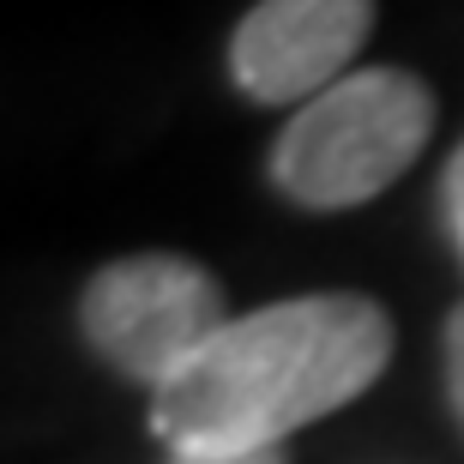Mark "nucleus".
<instances>
[{
  "instance_id": "obj_8",
  "label": "nucleus",
  "mask_w": 464,
  "mask_h": 464,
  "mask_svg": "<svg viewBox=\"0 0 464 464\" xmlns=\"http://www.w3.org/2000/svg\"><path fill=\"white\" fill-rule=\"evenodd\" d=\"M459 266H464V254H459Z\"/></svg>"
},
{
  "instance_id": "obj_1",
  "label": "nucleus",
  "mask_w": 464,
  "mask_h": 464,
  "mask_svg": "<svg viewBox=\"0 0 464 464\" xmlns=\"http://www.w3.org/2000/svg\"><path fill=\"white\" fill-rule=\"evenodd\" d=\"M398 350L392 314L356 290L284 295L236 314L188 374L151 392L169 452H259L356 404Z\"/></svg>"
},
{
  "instance_id": "obj_7",
  "label": "nucleus",
  "mask_w": 464,
  "mask_h": 464,
  "mask_svg": "<svg viewBox=\"0 0 464 464\" xmlns=\"http://www.w3.org/2000/svg\"><path fill=\"white\" fill-rule=\"evenodd\" d=\"M169 464H295L284 447H259V452H169Z\"/></svg>"
},
{
  "instance_id": "obj_4",
  "label": "nucleus",
  "mask_w": 464,
  "mask_h": 464,
  "mask_svg": "<svg viewBox=\"0 0 464 464\" xmlns=\"http://www.w3.org/2000/svg\"><path fill=\"white\" fill-rule=\"evenodd\" d=\"M374 0H254L229 31V79L259 109H302L356 72Z\"/></svg>"
},
{
  "instance_id": "obj_3",
  "label": "nucleus",
  "mask_w": 464,
  "mask_h": 464,
  "mask_svg": "<svg viewBox=\"0 0 464 464\" xmlns=\"http://www.w3.org/2000/svg\"><path fill=\"white\" fill-rule=\"evenodd\" d=\"M224 277L188 254H121L79 290V338L115 380L163 392L229 326Z\"/></svg>"
},
{
  "instance_id": "obj_6",
  "label": "nucleus",
  "mask_w": 464,
  "mask_h": 464,
  "mask_svg": "<svg viewBox=\"0 0 464 464\" xmlns=\"http://www.w3.org/2000/svg\"><path fill=\"white\" fill-rule=\"evenodd\" d=\"M440 218H447V236H452V247L464 254V139L452 145L447 169H440Z\"/></svg>"
},
{
  "instance_id": "obj_5",
  "label": "nucleus",
  "mask_w": 464,
  "mask_h": 464,
  "mask_svg": "<svg viewBox=\"0 0 464 464\" xmlns=\"http://www.w3.org/2000/svg\"><path fill=\"white\" fill-rule=\"evenodd\" d=\"M440 368H447V404L464 429V295H459V308L447 314V326H440Z\"/></svg>"
},
{
  "instance_id": "obj_2",
  "label": "nucleus",
  "mask_w": 464,
  "mask_h": 464,
  "mask_svg": "<svg viewBox=\"0 0 464 464\" xmlns=\"http://www.w3.org/2000/svg\"><path fill=\"white\" fill-rule=\"evenodd\" d=\"M440 103L411 67H356L302 103L272 145V188L302 211H350L392 188L429 151Z\"/></svg>"
}]
</instances>
